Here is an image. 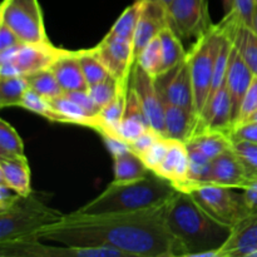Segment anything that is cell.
Listing matches in <instances>:
<instances>
[{
	"label": "cell",
	"instance_id": "obj_40",
	"mask_svg": "<svg viewBox=\"0 0 257 257\" xmlns=\"http://www.w3.org/2000/svg\"><path fill=\"white\" fill-rule=\"evenodd\" d=\"M69 99H72L73 102H75L77 104H79L80 107L84 108L85 110L90 113L93 115H98L100 112V108L98 107L94 103V100L92 99L90 94L88 93V90H74V92H65Z\"/></svg>",
	"mask_w": 257,
	"mask_h": 257
},
{
	"label": "cell",
	"instance_id": "obj_33",
	"mask_svg": "<svg viewBox=\"0 0 257 257\" xmlns=\"http://www.w3.org/2000/svg\"><path fill=\"white\" fill-rule=\"evenodd\" d=\"M22 108L30 110L33 113H37V114L42 115V117L47 118V119L52 120V122L64 123L62 115L49 104L48 99H45L44 97L38 94L37 92H34L30 88H28V90L25 92Z\"/></svg>",
	"mask_w": 257,
	"mask_h": 257
},
{
	"label": "cell",
	"instance_id": "obj_45",
	"mask_svg": "<svg viewBox=\"0 0 257 257\" xmlns=\"http://www.w3.org/2000/svg\"><path fill=\"white\" fill-rule=\"evenodd\" d=\"M222 5L225 13H230L233 9V0H222Z\"/></svg>",
	"mask_w": 257,
	"mask_h": 257
},
{
	"label": "cell",
	"instance_id": "obj_30",
	"mask_svg": "<svg viewBox=\"0 0 257 257\" xmlns=\"http://www.w3.org/2000/svg\"><path fill=\"white\" fill-rule=\"evenodd\" d=\"M77 55L80 67H82L83 74H84L85 80L88 83V87H92V85L103 82L110 75L102 60L95 54L93 48L87 50H78Z\"/></svg>",
	"mask_w": 257,
	"mask_h": 257
},
{
	"label": "cell",
	"instance_id": "obj_43",
	"mask_svg": "<svg viewBox=\"0 0 257 257\" xmlns=\"http://www.w3.org/2000/svg\"><path fill=\"white\" fill-rule=\"evenodd\" d=\"M19 197L20 196L14 190L8 187L5 183L0 182V212L8 210Z\"/></svg>",
	"mask_w": 257,
	"mask_h": 257
},
{
	"label": "cell",
	"instance_id": "obj_25",
	"mask_svg": "<svg viewBox=\"0 0 257 257\" xmlns=\"http://www.w3.org/2000/svg\"><path fill=\"white\" fill-rule=\"evenodd\" d=\"M145 4L146 0H136L132 5H130L120 14V17L113 24V27L110 28V30L107 33L105 37L117 38V39L127 40V42L133 43L136 29H137L138 25V20H140L141 14H142Z\"/></svg>",
	"mask_w": 257,
	"mask_h": 257
},
{
	"label": "cell",
	"instance_id": "obj_38",
	"mask_svg": "<svg viewBox=\"0 0 257 257\" xmlns=\"http://www.w3.org/2000/svg\"><path fill=\"white\" fill-rule=\"evenodd\" d=\"M160 137H162L160 133H157L155 130L150 128V130L146 131V132L143 133L141 137H138L135 142L131 143L130 145L131 151H133L136 155H138L140 157H142V156L145 155L148 150H150L151 146H152L153 143H155Z\"/></svg>",
	"mask_w": 257,
	"mask_h": 257
},
{
	"label": "cell",
	"instance_id": "obj_8",
	"mask_svg": "<svg viewBox=\"0 0 257 257\" xmlns=\"http://www.w3.org/2000/svg\"><path fill=\"white\" fill-rule=\"evenodd\" d=\"M0 23L7 24L23 43H49L38 0H3Z\"/></svg>",
	"mask_w": 257,
	"mask_h": 257
},
{
	"label": "cell",
	"instance_id": "obj_23",
	"mask_svg": "<svg viewBox=\"0 0 257 257\" xmlns=\"http://www.w3.org/2000/svg\"><path fill=\"white\" fill-rule=\"evenodd\" d=\"M48 102L62 115L63 122L64 123L84 125V127H89L92 130H95L98 127V124H99L98 115L90 114L88 110H85L79 104L73 102L65 94L52 98V99H48Z\"/></svg>",
	"mask_w": 257,
	"mask_h": 257
},
{
	"label": "cell",
	"instance_id": "obj_24",
	"mask_svg": "<svg viewBox=\"0 0 257 257\" xmlns=\"http://www.w3.org/2000/svg\"><path fill=\"white\" fill-rule=\"evenodd\" d=\"M113 160H114V181H135L147 177L152 173L142 158L131 151V148L113 156Z\"/></svg>",
	"mask_w": 257,
	"mask_h": 257
},
{
	"label": "cell",
	"instance_id": "obj_19",
	"mask_svg": "<svg viewBox=\"0 0 257 257\" xmlns=\"http://www.w3.org/2000/svg\"><path fill=\"white\" fill-rule=\"evenodd\" d=\"M32 173L25 155L0 158V182L14 190L19 196L32 195Z\"/></svg>",
	"mask_w": 257,
	"mask_h": 257
},
{
	"label": "cell",
	"instance_id": "obj_7",
	"mask_svg": "<svg viewBox=\"0 0 257 257\" xmlns=\"http://www.w3.org/2000/svg\"><path fill=\"white\" fill-rule=\"evenodd\" d=\"M64 52L65 49H59L50 42L42 44L20 43L0 52V77H25L38 70L50 68Z\"/></svg>",
	"mask_w": 257,
	"mask_h": 257
},
{
	"label": "cell",
	"instance_id": "obj_3",
	"mask_svg": "<svg viewBox=\"0 0 257 257\" xmlns=\"http://www.w3.org/2000/svg\"><path fill=\"white\" fill-rule=\"evenodd\" d=\"M178 192L165 178L151 173L135 181H113L99 196L78 208L82 215H112L150 210L170 202Z\"/></svg>",
	"mask_w": 257,
	"mask_h": 257
},
{
	"label": "cell",
	"instance_id": "obj_14",
	"mask_svg": "<svg viewBox=\"0 0 257 257\" xmlns=\"http://www.w3.org/2000/svg\"><path fill=\"white\" fill-rule=\"evenodd\" d=\"M257 178L243 163L233 150L227 151L212 161L210 183L230 187L233 190H246Z\"/></svg>",
	"mask_w": 257,
	"mask_h": 257
},
{
	"label": "cell",
	"instance_id": "obj_20",
	"mask_svg": "<svg viewBox=\"0 0 257 257\" xmlns=\"http://www.w3.org/2000/svg\"><path fill=\"white\" fill-rule=\"evenodd\" d=\"M50 69L54 73L58 83L65 92L88 90V83L83 74L82 67L78 60L77 52L65 50L52 65Z\"/></svg>",
	"mask_w": 257,
	"mask_h": 257
},
{
	"label": "cell",
	"instance_id": "obj_4",
	"mask_svg": "<svg viewBox=\"0 0 257 257\" xmlns=\"http://www.w3.org/2000/svg\"><path fill=\"white\" fill-rule=\"evenodd\" d=\"M64 213L33 195L20 196L8 210L0 212V242L39 236L45 227L59 222Z\"/></svg>",
	"mask_w": 257,
	"mask_h": 257
},
{
	"label": "cell",
	"instance_id": "obj_13",
	"mask_svg": "<svg viewBox=\"0 0 257 257\" xmlns=\"http://www.w3.org/2000/svg\"><path fill=\"white\" fill-rule=\"evenodd\" d=\"M130 85L137 94L152 130L165 137V104L156 88L155 78L136 62Z\"/></svg>",
	"mask_w": 257,
	"mask_h": 257
},
{
	"label": "cell",
	"instance_id": "obj_44",
	"mask_svg": "<svg viewBox=\"0 0 257 257\" xmlns=\"http://www.w3.org/2000/svg\"><path fill=\"white\" fill-rule=\"evenodd\" d=\"M243 197L251 212L257 213V178L246 190H243Z\"/></svg>",
	"mask_w": 257,
	"mask_h": 257
},
{
	"label": "cell",
	"instance_id": "obj_12",
	"mask_svg": "<svg viewBox=\"0 0 257 257\" xmlns=\"http://www.w3.org/2000/svg\"><path fill=\"white\" fill-rule=\"evenodd\" d=\"M155 83L163 104L171 103L195 112V95L187 55L175 68L158 75Z\"/></svg>",
	"mask_w": 257,
	"mask_h": 257
},
{
	"label": "cell",
	"instance_id": "obj_9",
	"mask_svg": "<svg viewBox=\"0 0 257 257\" xmlns=\"http://www.w3.org/2000/svg\"><path fill=\"white\" fill-rule=\"evenodd\" d=\"M2 257H127L109 247H80V246H48L40 242L39 236L0 242Z\"/></svg>",
	"mask_w": 257,
	"mask_h": 257
},
{
	"label": "cell",
	"instance_id": "obj_1",
	"mask_svg": "<svg viewBox=\"0 0 257 257\" xmlns=\"http://www.w3.org/2000/svg\"><path fill=\"white\" fill-rule=\"evenodd\" d=\"M166 210L167 203L112 215H82L74 211L45 227L39 238L67 246L115 248L127 257H182L167 228Z\"/></svg>",
	"mask_w": 257,
	"mask_h": 257
},
{
	"label": "cell",
	"instance_id": "obj_10",
	"mask_svg": "<svg viewBox=\"0 0 257 257\" xmlns=\"http://www.w3.org/2000/svg\"><path fill=\"white\" fill-rule=\"evenodd\" d=\"M166 10L168 27L181 39H197L212 27L207 0H172Z\"/></svg>",
	"mask_w": 257,
	"mask_h": 257
},
{
	"label": "cell",
	"instance_id": "obj_48",
	"mask_svg": "<svg viewBox=\"0 0 257 257\" xmlns=\"http://www.w3.org/2000/svg\"><path fill=\"white\" fill-rule=\"evenodd\" d=\"M157 2H160L161 4H162V5H165V7H167V5L170 4V3L172 2V0H157Z\"/></svg>",
	"mask_w": 257,
	"mask_h": 257
},
{
	"label": "cell",
	"instance_id": "obj_27",
	"mask_svg": "<svg viewBox=\"0 0 257 257\" xmlns=\"http://www.w3.org/2000/svg\"><path fill=\"white\" fill-rule=\"evenodd\" d=\"M29 88L25 77H0V107H20Z\"/></svg>",
	"mask_w": 257,
	"mask_h": 257
},
{
	"label": "cell",
	"instance_id": "obj_31",
	"mask_svg": "<svg viewBox=\"0 0 257 257\" xmlns=\"http://www.w3.org/2000/svg\"><path fill=\"white\" fill-rule=\"evenodd\" d=\"M137 63L155 79L158 75L162 74L163 53L160 37H156L143 48L140 57L137 58Z\"/></svg>",
	"mask_w": 257,
	"mask_h": 257
},
{
	"label": "cell",
	"instance_id": "obj_28",
	"mask_svg": "<svg viewBox=\"0 0 257 257\" xmlns=\"http://www.w3.org/2000/svg\"><path fill=\"white\" fill-rule=\"evenodd\" d=\"M235 45L253 75H257V34L255 30L241 23L235 35Z\"/></svg>",
	"mask_w": 257,
	"mask_h": 257
},
{
	"label": "cell",
	"instance_id": "obj_32",
	"mask_svg": "<svg viewBox=\"0 0 257 257\" xmlns=\"http://www.w3.org/2000/svg\"><path fill=\"white\" fill-rule=\"evenodd\" d=\"M24 155V143L10 123L0 119V158Z\"/></svg>",
	"mask_w": 257,
	"mask_h": 257
},
{
	"label": "cell",
	"instance_id": "obj_41",
	"mask_svg": "<svg viewBox=\"0 0 257 257\" xmlns=\"http://www.w3.org/2000/svg\"><path fill=\"white\" fill-rule=\"evenodd\" d=\"M232 141H247L257 143V122H247L237 125L231 132Z\"/></svg>",
	"mask_w": 257,
	"mask_h": 257
},
{
	"label": "cell",
	"instance_id": "obj_29",
	"mask_svg": "<svg viewBox=\"0 0 257 257\" xmlns=\"http://www.w3.org/2000/svg\"><path fill=\"white\" fill-rule=\"evenodd\" d=\"M25 79L30 89L37 92L45 99H52V98L64 94V90L62 89L50 68H45V69L25 75Z\"/></svg>",
	"mask_w": 257,
	"mask_h": 257
},
{
	"label": "cell",
	"instance_id": "obj_39",
	"mask_svg": "<svg viewBox=\"0 0 257 257\" xmlns=\"http://www.w3.org/2000/svg\"><path fill=\"white\" fill-rule=\"evenodd\" d=\"M233 9L238 14L241 23L252 28L256 0H233Z\"/></svg>",
	"mask_w": 257,
	"mask_h": 257
},
{
	"label": "cell",
	"instance_id": "obj_37",
	"mask_svg": "<svg viewBox=\"0 0 257 257\" xmlns=\"http://www.w3.org/2000/svg\"><path fill=\"white\" fill-rule=\"evenodd\" d=\"M256 112H257V75L253 77L252 82H251L250 87H248L247 93H246L245 95V99H243L242 105H241V109H240V113H238V118L237 120H236L235 127L247 122L248 118Z\"/></svg>",
	"mask_w": 257,
	"mask_h": 257
},
{
	"label": "cell",
	"instance_id": "obj_35",
	"mask_svg": "<svg viewBox=\"0 0 257 257\" xmlns=\"http://www.w3.org/2000/svg\"><path fill=\"white\" fill-rule=\"evenodd\" d=\"M170 142L171 140H168V138L160 137L151 146L150 150L141 157L143 160V162L146 163V166L148 167V170L152 173H155L158 170L161 163L165 160L168 147H170Z\"/></svg>",
	"mask_w": 257,
	"mask_h": 257
},
{
	"label": "cell",
	"instance_id": "obj_49",
	"mask_svg": "<svg viewBox=\"0 0 257 257\" xmlns=\"http://www.w3.org/2000/svg\"><path fill=\"white\" fill-rule=\"evenodd\" d=\"M256 4H257V0H256Z\"/></svg>",
	"mask_w": 257,
	"mask_h": 257
},
{
	"label": "cell",
	"instance_id": "obj_46",
	"mask_svg": "<svg viewBox=\"0 0 257 257\" xmlns=\"http://www.w3.org/2000/svg\"><path fill=\"white\" fill-rule=\"evenodd\" d=\"M252 29L255 30L257 34V4H256V9H255V14H253V24H252Z\"/></svg>",
	"mask_w": 257,
	"mask_h": 257
},
{
	"label": "cell",
	"instance_id": "obj_2",
	"mask_svg": "<svg viewBox=\"0 0 257 257\" xmlns=\"http://www.w3.org/2000/svg\"><path fill=\"white\" fill-rule=\"evenodd\" d=\"M167 228L180 246L182 257H217L233 227L208 215L187 192L178 191L167 203Z\"/></svg>",
	"mask_w": 257,
	"mask_h": 257
},
{
	"label": "cell",
	"instance_id": "obj_16",
	"mask_svg": "<svg viewBox=\"0 0 257 257\" xmlns=\"http://www.w3.org/2000/svg\"><path fill=\"white\" fill-rule=\"evenodd\" d=\"M168 27L167 10L165 5L161 4L157 0H146L145 8L142 10L140 20H138L137 29H136L135 40V58L140 57L143 48L152 39L158 37L161 30Z\"/></svg>",
	"mask_w": 257,
	"mask_h": 257
},
{
	"label": "cell",
	"instance_id": "obj_11",
	"mask_svg": "<svg viewBox=\"0 0 257 257\" xmlns=\"http://www.w3.org/2000/svg\"><path fill=\"white\" fill-rule=\"evenodd\" d=\"M93 49L109 74L117 80L118 85L130 88L131 75L137 62L135 58L133 43L117 38L104 37Z\"/></svg>",
	"mask_w": 257,
	"mask_h": 257
},
{
	"label": "cell",
	"instance_id": "obj_26",
	"mask_svg": "<svg viewBox=\"0 0 257 257\" xmlns=\"http://www.w3.org/2000/svg\"><path fill=\"white\" fill-rule=\"evenodd\" d=\"M162 44L163 53V73L172 69L176 65L180 64L187 55V52L181 43V38L171 29V27H166L158 34Z\"/></svg>",
	"mask_w": 257,
	"mask_h": 257
},
{
	"label": "cell",
	"instance_id": "obj_47",
	"mask_svg": "<svg viewBox=\"0 0 257 257\" xmlns=\"http://www.w3.org/2000/svg\"><path fill=\"white\" fill-rule=\"evenodd\" d=\"M247 122H257V112L253 113V114L248 118ZM247 122H245V123H247Z\"/></svg>",
	"mask_w": 257,
	"mask_h": 257
},
{
	"label": "cell",
	"instance_id": "obj_34",
	"mask_svg": "<svg viewBox=\"0 0 257 257\" xmlns=\"http://www.w3.org/2000/svg\"><path fill=\"white\" fill-rule=\"evenodd\" d=\"M88 93L90 94L92 99L94 100L95 104L102 109L105 105L109 104L118 93V82L109 75L105 80L98 83V84L92 85L88 88Z\"/></svg>",
	"mask_w": 257,
	"mask_h": 257
},
{
	"label": "cell",
	"instance_id": "obj_5",
	"mask_svg": "<svg viewBox=\"0 0 257 257\" xmlns=\"http://www.w3.org/2000/svg\"><path fill=\"white\" fill-rule=\"evenodd\" d=\"M223 29H225L223 20L217 24H212L210 30L198 37L187 52V59L190 63L191 77H192L197 124L210 95L213 69L223 37Z\"/></svg>",
	"mask_w": 257,
	"mask_h": 257
},
{
	"label": "cell",
	"instance_id": "obj_6",
	"mask_svg": "<svg viewBox=\"0 0 257 257\" xmlns=\"http://www.w3.org/2000/svg\"><path fill=\"white\" fill-rule=\"evenodd\" d=\"M193 200L218 222L235 228L242 221L253 215L246 203L243 193L233 188L205 183L191 186L187 191Z\"/></svg>",
	"mask_w": 257,
	"mask_h": 257
},
{
	"label": "cell",
	"instance_id": "obj_21",
	"mask_svg": "<svg viewBox=\"0 0 257 257\" xmlns=\"http://www.w3.org/2000/svg\"><path fill=\"white\" fill-rule=\"evenodd\" d=\"M197 127L195 112L181 105L165 103V138L187 142Z\"/></svg>",
	"mask_w": 257,
	"mask_h": 257
},
{
	"label": "cell",
	"instance_id": "obj_17",
	"mask_svg": "<svg viewBox=\"0 0 257 257\" xmlns=\"http://www.w3.org/2000/svg\"><path fill=\"white\" fill-rule=\"evenodd\" d=\"M190 158L186 142L171 140L167 155L155 175L170 181L178 191H182L188 183Z\"/></svg>",
	"mask_w": 257,
	"mask_h": 257
},
{
	"label": "cell",
	"instance_id": "obj_42",
	"mask_svg": "<svg viewBox=\"0 0 257 257\" xmlns=\"http://www.w3.org/2000/svg\"><path fill=\"white\" fill-rule=\"evenodd\" d=\"M20 43L23 42L18 38V35L7 24L0 23V52L19 45Z\"/></svg>",
	"mask_w": 257,
	"mask_h": 257
},
{
	"label": "cell",
	"instance_id": "obj_36",
	"mask_svg": "<svg viewBox=\"0 0 257 257\" xmlns=\"http://www.w3.org/2000/svg\"><path fill=\"white\" fill-rule=\"evenodd\" d=\"M232 150L243 161L248 170L257 176V143L247 141H233Z\"/></svg>",
	"mask_w": 257,
	"mask_h": 257
},
{
	"label": "cell",
	"instance_id": "obj_18",
	"mask_svg": "<svg viewBox=\"0 0 257 257\" xmlns=\"http://www.w3.org/2000/svg\"><path fill=\"white\" fill-rule=\"evenodd\" d=\"M257 251V213L236 226L217 257H252Z\"/></svg>",
	"mask_w": 257,
	"mask_h": 257
},
{
	"label": "cell",
	"instance_id": "obj_22",
	"mask_svg": "<svg viewBox=\"0 0 257 257\" xmlns=\"http://www.w3.org/2000/svg\"><path fill=\"white\" fill-rule=\"evenodd\" d=\"M232 138L227 133L207 131L191 137L186 145L187 147L198 151L208 160L213 161L222 153L232 150Z\"/></svg>",
	"mask_w": 257,
	"mask_h": 257
},
{
	"label": "cell",
	"instance_id": "obj_15",
	"mask_svg": "<svg viewBox=\"0 0 257 257\" xmlns=\"http://www.w3.org/2000/svg\"><path fill=\"white\" fill-rule=\"evenodd\" d=\"M253 73L245 63L241 57L240 52L233 44L231 50L230 59H228L227 77H226V87H227L228 94H230L231 103H232V114H233V127L238 118L241 105H242L245 95L247 93L248 87L253 79Z\"/></svg>",
	"mask_w": 257,
	"mask_h": 257
}]
</instances>
